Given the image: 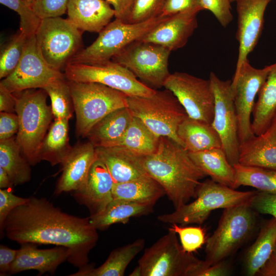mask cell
I'll list each match as a JSON object with an SVG mask.
<instances>
[{
    "label": "cell",
    "instance_id": "9c48e42d",
    "mask_svg": "<svg viewBox=\"0 0 276 276\" xmlns=\"http://www.w3.org/2000/svg\"><path fill=\"white\" fill-rule=\"evenodd\" d=\"M168 17L160 16L139 23L125 22L115 18L99 33L95 41L78 52L70 63L95 64L110 60Z\"/></svg>",
    "mask_w": 276,
    "mask_h": 276
},
{
    "label": "cell",
    "instance_id": "8992f818",
    "mask_svg": "<svg viewBox=\"0 0 276 276\" xmlns=\"http://www.w3.org/2000/svg\"><path fill=\"white\" fill-rule=\"evenodd\" d=\"M127 108L157 136L169 137L183 146L177 129L188 116L171 90H156L147 97L128 96Z\"/></svg>",
    "mask_w": 276,
    "mask_h": 276
},
{
    "label": "cell",
    "instance_id": "d6a6232c",
    "mask_svg": "<svg viewBox=\"0 0 276 276\" xmlns=\"http://www.w3.org/2000/svg\"><path fill=\"white\" fill-rule=\"evenodd\" d=\"M68 119H55L44 139L40 150L41 160L52 166L62 165L73 147L69 143Z\"/></svg>",
    "mask_w": 276,
    "mask_h": 276
},
{
    "label": "cell",
    "instance_id": "d590c367",
    "mask_svg": "<svg viewBox=\"0 0 276 276\" xmlns=\"http://www.w3.org/2000/svg\"><path fill=\"white\" fill-rule=\"evenodd\" d=\"M235 169L234 189L249 186L259 191L276 194V170L237 164Z\"/></svg>",
    "mask_w": 276,
    "mask_h": 276
},
{
    "label": "cell",
    "instance_id": "f1b7e54d",
    "mask_svg": "<svg viewBox=\"0 0 276 276\" xmlns=\"http://www.w3.org/2000/svg\"><path fill=\"white\" fill-rule=\"evenodd\" d=\"M189 154L206 176H209L217 183L234 189L235 169L229 163L222 148L189 152Z\"/></svg>",
    "mask_w": 276,
    "mask_h": 276
},
{
    "label": "cell",
    "instance_id": "7a4b0ae2",
    "mask_svg": "<svg viewBox=\"0 0 276 276\" xmlns=\"http://www.w3.org/2000/svg\"><path fill=\"white\" fill-rule=\"evenodd\" d=\"M147 174L164 189L175 209L196 197V189L206 175L193 161L183 146L160 136L153 153L142 157Z\"/></svg>",
    "mask_w": 276,
    "mask_h": 276
},
{
    "label": "cell",
    "instance_id": "f546056e",
    "mask_svg": "<svg viewBox=\"0 0 276 276\" xmlns=\"http://www.w3.org/2000/svg\"><path fill=\"white\" fill-rule=\"evenodd\" d=\"M276 114V63L271 65L264 83L258 94L252 115L251 128L254 133L264 132Z\"/></svg>",
    "mask_w": 276,
    "mask_h": 276
},
{
    "label": "cell",
    "instance_id": "7402d4cb",
    "mask_svg": "<svg viewBox=\"0 0 276 276\" xmlns=\"http://www.w3.org/2000/svg\"><path fill=\"white\" fill-rule=\"evenodd\" d=\"M239 164L276 170V114L264 132L240 144Z\"/></svg>",
    "mask_w": 276,
    "mask_h": 276
},
{
    "label": "cell",
    "instance_id": "8d00e7d4",
    "mask_svg": "<svg viewBox=\"0 0 276 276\" xmlns=\"http://www.w3.org/2000/svg\"><path fill=\"white\" fill-rule=\"evenodd\" d=\"M51 101V108L55 119L72 118L74 111L69 81L65 77L60 78L43 88Z\"/></svg>",
    "mask_w": 276,
    "mask_h": 276
},
{
    "label": "cell",
    "instance_id": "5bb4252c",
    "mask_svg": "<svg viewBox=\"0 0 276 276\" xmlns=\"http://www.w3.org/2000/svg\"><path fill=\"white\" fill-rule=\"evenodd\" d=\"M164 87L174 94L189 117L212 124L215 96L210 79L177 72L170 74Z\"/></svg>",
    "mask_w": 276,
    "mask_h": 276
},
{
    "label": "cell",
    "instance_id": "ab89813d",
    "mask_svg": "<svg viewBox=\"0 0 276 276\" xmlns=\"http://www.w3.org/2000/svg\"><path fill=\"white\" fill-rule=\"evenodd\" d=\"M179 236L180 244L187 252L192 253L205 243L204 230L201 226H187L172 224L170 227Z\"/></svg>",
    "mask_w": 276,
    "mask_h": 276
},
{
    "label": "cell",
    "instance_id": "e0dca14e",
    "mask_svg": "<svg viewBox=\"0 0 276 276\" xmlns=\"http://www.w3.org/2000/svg\"><path fill=\"white\" fill-rule=\"evenodd\" d=\"M271 0H237V29L236 39L239 50L236 70L237 75L248 55L254 50L261 35L264 15Z\"/></svg>",
    "mask_w": 276,
    "mask_h": 276
},
{
    "label": "cell",
    "instance_id": "4316f807",
    "mask_svg": "<svg viewBox=\"0 0 276 276\" xmlns=\"http://www.w3.org/2000/svg\"><path fill=\"white\" fill-rule=\"evenodd\" d=\"M153 205L113 199L100 213L90 215L91 224L97 230H105L111 225L127 223L133 217L147 215L153 211Z\"/></svg>",
    "mask_w": 276,
    "mask_h": 276
},
{
    "label": "cell",
    "instance_id": "681fc988",
    "mask_svg": "<svg viewBox=\"0 0 276 276\" xmlns=\"http://www.w3.org/2000/svg\"><path fill=\"white\" fill-rule=\"evenodd\" d=\"M113 6L114 17L121 20L129 22L134 0H105Z\"/></svg>",
    "mask_w": 276,
    "mask_h": 276
},
{
    "label": "cell",
    "instance_id": "816d5d0a",
    "mask_svg": "<svg viewBox=\"0 0 276 276\" xmlns=\"http://www.w3.org/2000/svg\"><path fill=\"white\" fill-rule=\"evenodd\" d=\"M16 101L14 95L0 83L1 112H15Z\"/></svg>",
    "mask_w": 276,
    "mask_h": 276
},
{
    "label": "cell",
    "instance_id": "bcb514c9",
    "mask_svg": "<svg viewBox=\"0 0 276 276\" xmlns=\"http://www.w3.org/2000/svg\"><path fill=\"white\" fill-rule=\"evenodd\" d=\"M231 273V267L225 260L209 265L205 260H200L191 276H226Z\"/></svg>",
    "mask_w": 276,
    "mask_h": 276
},
{
    "label": "cell",
    "instance_id": "484cf974",
    "mask_svg": "<svg viewBox=\"0 0 276 276\" xmlns=\"http://www.w3.org/2000/svg\"><path fill=\"white\" fill-rule=\"evenodd\" d=\"M177 134L188 152L222 148L220 138L212 124L189 117L179 125Z\"/></svg>",
    "mask_w": 276,
    "mask_h": 276
},
{
    "label": "cell",
    "instance_id": "7bdbcfd3",
    "mask_svg": "<svg viewBox=\"0 0 276 276\" xmlns=\"http://www.w3.org/2000/svg\"><path fill=\"white\" fill-rule=\"evenodd\" d=\"M204 10L211 12L223 27H226L233 19L231 0H201Z\"/></svg>",
    "mask_w": 276,
    "mask_h": 276
},
{
    "label": "cell",
    "instance_id": "4dcf8cb0",
    "mask_svg": "<svg viewBox=\"0 0 276 276\" xmlns=\"http://www.w3.org/2000/svg\"><path fill=\"white\" fill-rule=\"evenodd\" d=\"M276 242V219L272 217L262 225L257 238L246 250L243 259L245 273L256 275L270 257Z\"/></svg>",
    "mask_w": 276,
    "mask_h": 276
},
{
    "label": "cell",
    "instance_id": "ac0fdd59",
    "mask_svg": "<svg viewBox=\"0 0 276 276\" xmlns=\"http://www.w3.org/2000/svg\"><path fill=\"white\" fill-rule=\"evenodd\" d=\"M114 181L105 164L97 156L82 186L74 191L75 199L85 205L90 215L102 212L113 199Z\"/></svg>",
    "mask_w": 276,
    "mask_h": 276
},
{
    "label": "cell",
    "instance_id": "f35d334b",
    "mask_svg": "<svg viewBox=\"0 0 276 276\" xmlns=\"http://www.w3.org/2000/svg\"><path fill=\"white\" fill-rule=\"evenodd\" d=\"M0 3L19 15L21 32L28 37L35 35L41 19L31 6L24 0H0Z\"/></svg>",
    "mask_w": 276,
    "mask_h": 276
},
{
    "label": "cell",
    "instance_id": "5b68a950",
    "mask_svg": "<svg viewBox=\"0 0 276 276\" xmlns=\"http://www.w3.org/2000/svg\"><path fill=\"white\" fill-rule=\"evenodd\" d=\"M257 223L249 202L224 209L217 228L206 240L205 261L212 265L225 260L249 239Z\"/></svg>",
    "mask_w": 276,
    "mask_h": 276
},
{
    "label": "cell",
    "instance_id": "db71d44e",
    "mask_svg": "<svg viewBox=\"0 0 276 276\" xmlns=\"http://www.w3.org/2000/svg\"><path fill=\"white\" fill-rule=\"evenodd\" d=\"M13 185L7 172L0 167V188H9Z\"/></svg>",
    "mask_w": 276,
    "mask_h": 276
},
{
    "label": "cell",
    "instance_id": "f6af8a7d",
    "mask_svg": "<svg viewBox=\"0 0 276 276\" xmlns=\"http://www.w3.org/2000/svg\"><path fill=\"white\" fill-rule=\"evenodd\" d=\"M29 198H22L14 195L6 189H0V229L2 231L4 222L15 208L25 203Z\"/></svg>",
    "mask_w": 276,
    "mask_h": 276
},
{
    "label": "cell",
    "instance_id": "b9f144b4",
    "mask_svg": "<svg viewBox=\"0 0 276 276\" xmlns=\"http://www.w3.org/2000/svg\"><path fill=\"white\" fill-rule=\"evenodd\" d=\"M69 0H36L32 8L42 19L60 17L67 11Z\"/></svg>",
    "mask_w": 276,
    "mask_h": 276
},
{
    "label": "cell",
    "instance_id": "3957f363",
    "mask_svg": "<svg viewBox=\"0 0 276 276\" xmlns=\"http://www.w3.org/2000/svg\"><path fill=\"white\" fill-rule=\"evenodd\" d=\"M13 94L19 122L16 140L23 156L34 166L41 160V146L54 117L51 106L47 103L48 95L43 88Z\"/></svg>",
    "mask_w": 276,
    "mask_h": 276
},
{
    "label": "cell",
    "instance_id": "7dc6e473",
    "mask_svg": "<svg viewBox=\"0 0 276 276\" xmlns=\"http://www.w3.org/2000/svg\"><path fill=\"white\" fill-rule=\"evenodd\" d=\"M193 9L204 10L201 0H166L162 16H170L176 13Z\"/></svg>",
    "mask_w": 276,
    "mask_h": 276
},
{
    "label": "cell",
    "instance_id": "1f68e13d",
    "mask_svg": "<svg viewBox=\"0 0 276 276\" xmlns=\"http://www.w3.org/2000/svg\"><path fill=\"white\" fill-rule=\"evenodd\" d=\"M165 194L160 185L148 174L126 182L114 183L112 189L113 199L153 205Z\"/></svg>",
    "mask_w": 276,
    "mask_h": 276
},
{
    "label": "cell",
    "instance_id": "603a6c76",
    "mask_svg": "<svg viewBox=\"0 0 276 276\" xmlns=\"http://www.w3.org/2000/svg\"><path fill=\"white\" fill-rule=\"evenodd\" d=\"M110 5L105 0H69L67 18L83 32L99 33L115 15Z\"/></svg>",
    "mask_w": 276,
    "mask_h": 276
},
{
    "label": "cell",
    "instance_id": "7c38bea8",
    "mask_svg": "<svg viewBox=\"0 0 276 276\" xmlns=\"http://www.w3.org/2000/svg\"><path fill=\"white\" fill-rule=\"evenodd\" d=\"M64 72L69 81L101 83L128 96L147 97L156 91L139 80L127 68L112 60L95 64L69 63Z\"/></svg>",
    "mask_w": 276,
    "mask_h": 276
},
{
    "label": "cell",
    "instance_id": "11a10c76",
    "mask_svg": "<svg viewBox=\"0 0 276 276\" xmlns=\"http://www.w3.org/2000/svg\"><path fill=\"white\" fill-rule=\"evenodd\" d=\"M24 1L32 7L33 4L34 3L36 0H24Z\"/></svg>",
    "mask_w": 276,
    "mask_h": 276
},
{
    "label": "cell",
    "instance_id": "8fae6325",
    "mask_svg": "<svg viewBox=\"0 0 276 276\" xmlns=\"http://www.w3.org/2000/svg\"><path fill=\"white\" fill-rule=\"evenodd\" d=\"M171 52L163 45L140 39L129 44L111 60L127 68L142 82L155 89L164 87L170 75L168 60Z\"/></svg>",
    "mask_w": 276,
    "mask_h": 276
},
{
    "label": "cell",
    "instance_id": "4fadbf2b",
    "mask_svg": "<svg viewBox=\"0 0 276 276\" xmlns=\"http://www.w3.org/2000/svg\"><path fill=\"white\" fill-rule=\"evenodd\" d=\"M209 79L215 96L212 125L220 138L229 163L234 166L239 163L240 144L232 80H222L213 72L210 73Z\"/></svg>",
    "mask_w": 276,
    "mask_h": 276
},
{
    "label": "cell",
    "instance_id": "52a82bcc",
    "mask_svg": "<svg viewBox=\"0 0 276 276\" xmlns=\"http://www.w3.org/2000/svg\"><path fill=\"white\" fill-rule=\"evenodd\" d=\"M68 81L78 136L86 137L105 116L117 109L127 107L128 96L119 90L99 83Z\"/></svg>",
    "mask_w": 276,
    "mask_h": 276
},
{
    "label": "cell",
    "instance_id": "83f0119b",
    "mask_svg": "<svg viewBox=\"0 0 276 276\" xmlns=\"http://www.w3.org/2000/svg\"><path fill=\"white\" fill-rule=\"evenodd\" d=\"M132 117L127 107L117 109L98 122L86 137L95 147L111 146L124 134Z\"/></svg>",
    "mask_w": 276,
    "mask_h": 276
},
{
    "label": "cell",
    "instance_id": "ffe728a7",
    "mask_svg": "<svg viewBox=\"0 0 276 276\" xmlns=\"http://www.w3.org/2000/svg\"><path fill=\"white\" fill-rule=\"evenodd\" d=\"M33 244H21L12 264L9 274L28 270H36L39 275L45 272L54 274L59 265L68 261L71 256L69 249L64 246L38 249Z\"/></svg>",
    "mask_w": 276,
    "mask_h": 276
},
{
    "label": "cell",
    "instance_id": "6da1fadb",
    "mask_svg": "<svg viewBox=\"0 0 276 276\" xmlns=\"http://www.w3.org/2000/svg\"><path fill=\"white\" fill-rule=\"evenodd\" d=\"M19 243L51 244L66 247L68 261L83 268L89 252L96 245L98 234L89 217L68 214L44 198L30 197L7 217L1 234Z\"/></svg>",
    "mask_w": 276,
    "mask_h": 276
},
{
    "label": "cell",
    "instance_id": "74e56055",
    "mask_svg": "<svg viewBox=\"0 0 276 276\" xmlns=\"http://www.w3.org/2000/svg\"><path fill=\"white\" fill-rule=\"evenodd\" d=\"M28 36L19 32L3 48L0 55V78L4 79L16 68L23 54Z\"/></svg>",
    "mask_w": 276,
    "mask_h": 276
},
{
    "label": "cell",
    "instance_id": "44dd1931",
    "mask_svg": "<svg viewBox=\"0 0 276 276\" xmlns=\"http://www.w3.org/2000/svg\"><path fill=\"white\" fill-rule=\"evenodd\" d=\"M96 157V147L89 141L73 147L62 165V174L55 193L60 194L79 189L84 183Z\"/></svg>",
    "mask_w": 276,
    "mask_h": 276
},
{
    "label": "cell",
    "instance_id": "60d3db41",
    "mask_svg": "<svg viewBox=\"0 0 276 276\" xmlns=\"http://www.w3.org/2000/svg\"><path fill=\"white\" fill-rule=\"evenodd\" d=\"M166 0H134L129 22L139 23L160 16Z\"/></svg>",
    "mask_w": 276,
    "mask_h": 276
},
{
    "label": "cell",
    "instance_id": "30bf717a",
    "mask_svg": "<svg viewBox=\"0 0 276 276\" xmlns=\"http://www.w3.org/2000/svg\"><path fill=\"white\" fill-rule=\"evenodd\" d=\"M83 31L68 18L42 19L35 34L39 51L53 69L65 70L82 44Z\"/></svg>",
    "mask_w": 276,
    "mask_h": 276
},
{
    "label": "cell",
    "instance_id": "cb8c5ba5",
    "mask_svg": "<svg viewBox=\"0 0 276 276\" xmlns=\"http://www.w3.org/2000/svg\"><path fill=\"white\" fill-rule=\"evenodd\" d=\"M97 156L105 164L115 183L147 174L139 156L121 146L96 147Z\"/></svg>",
    "mask_w": 276,
    "mask_h": 276
},
{
    "label": "cell",
    "instance_id": "f907efd6",
    "mask_svg": "<svg viewBox=\"0 0 276 276\" xmlns=\"http://www.w3.org/2000/svg\"><path fill=\"white\" fill-rule=\"evenodd\" d=\"M18 249L10 248L4 245L0 246V275L9 274L12 264L15 260Z\"/></svg>",
    "mask_w": 276,
    "mask_h": 276
},
{
    "label": "cell",
    "instance_id": "836d02e7",
    "mask_svg": "<svg viewBox=\"0 0 276 276\" xmlns=\"http://www.w3.org/2000/svg\"><path fill=\"white\" fill-rule=\"evenodd\" d=\"M159 137L140 119L133 116L124 134L111 146L123 147L137 156L144 157L155 152Z\"/></svg>",
    "mask_w": 276,
    "mask_h": 276
},
{
    "label": "cell",
    "instance_id": "9a60e30c",
    "mask_svg": "<svg viewBox=\"0 0 276 276\" xmlns=\"http://www.w3.org/2000/svg\"><path fill=\"white\" fill-rule=\"evenodd\" d=\"M64 77V73L52 68L45 61L35 35L28 37L18 64L0 83L11 93H15L29 89H43Z\"/></svg>",
    "mask_w": 276,
    "mask_h": 276
},
{
    "label": "cell",
    "instance_id": "f5cc1de1",
    "mask_svg": "<svg viewBox=\"0 0 276 276\" xmlns=\"http://www.w3.org/2000/svg\"><path fill=\"white\" fill-rule=\"evenodd\" d=\"M257 276H276V242L271 254L261 269Z\"/></svg>",
    "mask_w": 276,
    "mask_h": 276
},
{
    "label": "cell",
    "instance_id": "ba28073f",
    "mask_svg": "<svg viewBox=\"0 0 276 276\" xmlns=\"http://www.w3.org/2000/svg\"><path fill=\"white\" fill-rule=\"evenodd\" d=\"M200 260L186 251L177 234L168 233L146 248L130 276H191Z\"/></svg>",
    "mask_w": 276,
    "mask_h": 276
},
{
    "label": "cell",
    "instance_id": "2e32d148",
    "mask_svg": "<svg viewBox=\"0 0 276 276\" xmlns=\"http://www.w3.org/2000/svg\"><path fill=\"white\" fill-rule=\"evenodd\" d=\"M270 68L271 65L263 68H256L250 64L248 59L242 64L237 75L233 76L232 87L238 119L240 144L255 135L251 128V115L255 98Z\"/></svg>",
    "mask_w": 276,
    "mask_h": 276
},
{
    "label": "cell",
    "instance_id": "ee69618b",
    "mask_svg": "<svg viewBox=\"0 0 276 276\" xmlns=\"http://www.w3.org/2000/svg\"><path fill=\"white\" fill-rule=\"evenodd\" d=\"M249 204L256 213L269 214L276 219V194L257 191Z\"/></svg>",
    "mask_w": 276,
    "mask_h": 276
},
{
    "label": "cell",
    "instance_id": "277c9868",
    "mask_svg": "<svg viewBox=\"0 0 276 276\" xmlns=\"http://www.w3.org/2000/svg\"><path fill=\"white\" fill-rule=\"evenodd\" d=\"M256 192L237 191L208 179L198 186L194 201L182 205L171 213L160 215L157 219L171 224L201 225L213 211L248 202Z\"/></svg>",
    "mask_w": 276,
    "mask_h": 276
},
{
    "label": "cell",
    "instance_id": "d4e9b609",
    "mask_svg": "<svg viewBox=\"0 0 276 276\" xmlns=\"http://www.w3.org/2000/svg\"><path fill=\"white\" fill-rule=\"evenodd\" d=\"M145 240L140 238L111 251L106 261L95 268L90 265L79 268L71 276H123L128 265L144 248Z\"/></svg>",
    "mask_w": 276,
    "mask_h": 276
},
{
    "label": "cell",
    "instance_id": "d6986e66",
    "mask_svg": "<svg viewBox=\"0 0 276 276\" xmlns=\"http://www.w3.org/2000/svg\"><path fill=\"white\" fill-rule=\"evenodd\" d=\"M198 9L182 11L160 22L142 40L163 45L171 52L183 48L197 28Z\"/></svg>",
    "mask_w": 276,
    "mask_h": 276
},
{
    "label": "cell",
    "instance_id": "e575fe53",
    "mask_svg": "<svg viewBox=\"0 0 276 276\" xmlns=\"http://www.w3.org/2000/svg\"><path fill=\"white\" fill-rule=\"evenodd\" d=\"M30 166L21 153L16 136L0 141V167L7 172L13 185H22L30 180Z\"/></svg>",
    "mask_w": 276,
    "mask_h": 276
},
{
    "label": "cell",
    "instance_id": "c3c4849f",
    "mask_svg": "<svg viewBox=\"0 0 276 276\" xmlns=\"http://www.w3.org/2000/svg\"><path fill=\"white\" fill-rule=\"evenodd\" d=\"M18 127V118L16 113L1 112L0 141L13 137L17 133Z\"/></svg>",
    "mask_w": 276,
    "mask_h": 276
},
{
    "label": "cell",
    "instance_id": "9f6ffc18",
    "mask_svg": "<svg viewBox=\"0 0 276 276\" xmlns=\"http://www.w3.org/2000/svg\"><path fill=\"white\" fill-rule=\"evenodd\" d=\"M237 0H231V3L235 2Z\"/></svg>",
    "mask_w": 276,
    "mask_h": 276
}]
</instances>
